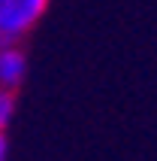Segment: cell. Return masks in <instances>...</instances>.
<instances>
[{"mask_svg":"<svg viewBox=\"0 0 157 161\" xmlns=\"http://www.w3.org/2000/svg\"><path fill=\"white\" fill-rule=\"evenodd\" d=\"M24 76H27V58L21 52V46L18 43L0 46V88L18 91Z\"/></svg>","mask_w":157,"mask_h":161,"instance_id":"7a4b0ae2","label":"cell"},{"mask_svg":"<svg viewBox=\"0 0 157 161\" xmlns=\"http://www.w3.org/2000/svg\"><path fill=\"white\" fill-rule=\"evenodd\" d=\"M48 0H0V46L21 43L45 15Z\"/></svg>","mask_w":157,"mask_h":161,"instance_id":"6da1fadb","label":"cell"},{"mask_svg":"<svg viewBox=\"0 0 157 161\" xmlns=\"http://www.w3.org/2000/svg\"><path fill=\"white\" fill-rule=\"evenodd\" d=\"M6 152H9V143H6V131H0V161H6Z\"/></svg>","mask_w":157,"mask_h":161,"instance_id":"277c9868","label":"cell"},{"mask_svg":"<svg viewBox=\"0 0 157 161\" xmlns=\"http://www.w3.org/2000/svg\"><path fill=\"white\" fill-rule=\"evenodd\" d=\"M12 116H15V91L0 88V131H6Z\"/></svg>","mask_w":157,"mask_h":161,"instance_id":"3957f363","label":"cell"}]
</instances>
